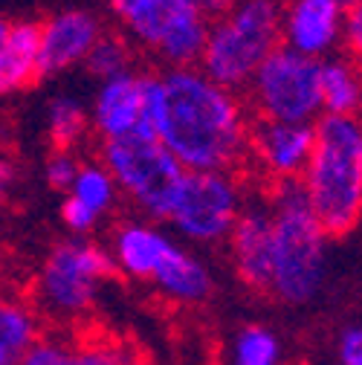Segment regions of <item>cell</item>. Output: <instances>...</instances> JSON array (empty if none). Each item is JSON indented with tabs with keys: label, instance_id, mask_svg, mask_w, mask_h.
Segmentation results:
<instances>
[{
	"label": "cell",
	"instance_id": "cell-16",
	"mask_svg": "<svg viewBox=\"0 0 362 365\" xmlns=\"http://www.w3.org/2000/svg\"><path fill=\"white\" fill-rule=\"evenodd\" d=\"M41 76V24L4 21L0 29V90L21 93Z\"/></svg>",
	"mask_w": 362,
	"mask_h": 365
},
{
	"label": "cell",
	"instance_id": "cell-2",
	"mask_svg": "<svg viewBox=\"0 0 362 365\" xmlns=\"http://www.w3.org/2000/svg\"><path fill=\"white\" fill-rule=\"evenodd\" d=\"M273 212V290L284 304H310L328 279V230L313 212L301 180L276 182L267 195Z\"/></svg>",
	"mask_w": 362,
	"mask_h": 365
},
{
	"label": "cell",
	"instance_id": "cell-21",
	"mask_svg": "<svg viewBox=\"0 0 362 365\" xmlns=\"http://www.w3.org/2000/svg\"><path fill=\"white\" fill-rule=\"evenodd\" d=\"M87 128H93L90 122V110L78 96H56L47 108V136L56 151H73L81 140Z\"/></svg>",
	"mask_w": 362,
	"mask_h": 365
},
{
	"label": "cell",
	"instance_id": "cell-1",
	"mask_svg": "<svg viewBox=\"0 0 362 365\" xmlns=\"http://www.w3.org/2000/svg\"><path fill=\"white\" fill-rule=\"evenodd\" d=\"M165 108L160 140L189 171H238L252 157V128L238 90L209 78L200 67L162 73Z\"/></svg>",
	"mask_w": 362,
	"mask_h": 365
},
{
	"label": "cell",
	"instance_id": "cell-24",
	"mask_svg": "<svg viewBox=\"0 0 362 365\" xmlns=\"http://www.w3.org/2000/svg\"><path fill=\"white\" fill-rule=\"evenodd\" d=\"M73 365H143L130 345L110 336H90L73 345Z\"/></svg>",
	"mask_w": 362,
	"mask_h": 365
},
{
	"label": "cell",
	"instance_id": "cell-3",
	"mask_svg": "<svg viewBox=\"0 0 362 365\" xmlns=\"http://www.w3.org/2000/svg\"><path fill=\"white\" fill-rule=\"evenodd\" d=\"M304 195L331 238L362 220V116H322L316 148L301 174Z\"/></svg>",
	"mask_w": 362,
	"mask_h": 365
},
{
	"label": "cell",
	"instance_id": "cell-23",
	"mask_svg": "<svg viewBox=\"0 0 362 365\" xmlns=\"http://www.w3.org/2000/svg\"><path fill=\"white\" fill-rule=\"evenodd\" d=\"M84 67L99 81L133 70V43H130V38L125 32H105L96 41V47L90 50Z\"/></svg>",
	"mask_w": 362,
	"mask_h": 365
},
{
	"label": "cell",
	"instance_id": "cell-26",
	"mask_svg": "<svg viewBox=\"0 0 362 365\" xmlns=\"http://www.w3.org/2000/svg\"><path fill=\"white\" fill-rule=\"evenodd\" d=\"M61 220H64V226L73 232V235H78V238H87L90 232L96 230V226L102 223V215L99 212H93L90 206H84L81 200H76V197H64V203H61Z\"/></svg>",
	"mask_w": 362,
	"mask_h": 365
},
{
	"label": "cell",
	"instance_id": "cell-19",
	"mask_svg": "<svg viewBox=\"0 0 362 365\" xmlns=\"http://www.w3.org/2000/svg\"><path fill=\"white\" fill-rule=\"evenodd\" d=\"M322 102L328 116H359L362 64L348 53H336L322 61Z\"/></svg>",
	"mask_w": 362,
	"mask_h": 365
},
{
	"label": "cell",
	"instance_id": "cell-9",
	"mask_svg": "<svg viewBox=\"0 0 362 365\" xmlns=\"http://www.w3.org/2000/svg\"><path fill=\"white\" fill-rule=\"evenodd\" d=\"M162 108V73L128 70L99 81L93 105H90V122L102 143H116L128 136H157L160 140Z\"/></svg>",
	"mask_w": 362,
	"mask_h": 365
},
{
	"label": "cell",
	"instance_id": "cell-6",
	"mask_svg": "<svg viewBox=\"0 0 362 365\" xmlns=\"http://www.w3.org/2000/svg\"><path fill=\"white\" fill-rule=\"evenodd\" d=\"M122 32L168 70L200 67L212 18L195 0H108Z\"/></svg>",
	"mask_w": 362,
	"mask_h": 365
},
{
	"label": "cell",
	"instance_id": "cell-13",
	"mask_svg": "<svg viewBox=\"0 0 362 365\" xmlns=\"http://www.w3.org/2000/svg\"><path fill=\"white\" fill-rule=\"evenodd\" d=\"M235 276L255 293L273 290V212L269 200H247L229 235Z\"/></svg>",
	"mask_w": 362,
	"mask_h": 365
},
{
	"label": "cell",
	"instance_id": "cell-20",
	"mask_svg": "<svg viewBox=\"0 0 362 365\" xmlns=\"http://www.w3.org/2000/svg\"><path fill=\"white\" fill-rule=\"evenodd\" d=\"M220 365H284L281 336L267 325H244L226 342Z\"/></svg>",
	"mask_w": 362,
	"mask_h": 365
},
{
	"label": "cell",
	"instance_id": "cell-5",
	"mask_svg": "<svg viewBox=\"0 0 362 365\" xmlns=\"http://www.w3.org/2000/svg\"><path fill=\"white\" fill-rule=\"evenodd\" d=\"M116 272L110 250L99 247L90 238H64L58 241L32 282V304L41 316L58 325L81 322L93 313L105 284Z\"/></svg>",
	"mask_w": 362,
	"mask_h": 365
},
{
	"label": "cell",
	"instance_id": "cell-14",
	"mask_svg": "<svg viewBox=\"0 0 362 365\" xmlns=\"http://www.w3.org/2000/svg\"><path fill=\"white\" fill-rule=\"evenodd\" d=\"M105 26L90 9H61L41 24V76H61L87 61Z\"/></svg>",
	"mask_w": 362,
	"mask_h": 365
},
{
	"label": "cell",
	"instance_id": "cell-10",
	"mask_svg": "<svg viewBox=\"0 0 362 365\" xmlns=\"http://www.w3.org/2000/svg\"><path fill=\"white\" fill-rule=\"evenodd\" d=\"M247 206L235 171H189L168 223L180 238L192 244L229 241Z\"/></svg>",
	"mask_w": 362,
	"mask_h": 365
},
{
	"label": "cell",
	"instance_id": "cell-25",
	"mask_svg": "<svg viewBox=\"0 0 362 365\" xmlns=\"http://www.w3.org/2000/svg\"><path fill=\"white\" fill-rule=\"evenodd\" d=\"M78 171H81V163L76 160L73 151H53L47 157V163H43V177H47L50 189L64 192V195L73 189Z\"/></svg>",
	"mask_w": 362,
	"mask_h": 365
},
{
	"label": "cell",
	"instance_id": "cell-30",
	"mask_svg": "<svg viewBox=\"0 0 362 365\" xmlns=\"http://www.w3.org/2000/svg\"><path fill=\"white\" fill-rule=\"evenodd\" d=\"M195 4L209 15V18H217V15H223L226 9H229L235 0H195Z\"/></svg>",
	"mask_w": 362,
	"mask_h": 365
},
{
	"label": "cell",
	"instance_id": "cell-31",
	"mask_svg": "<svg viewBox=\"0 0 362 365\" xmlns=\"http://www.w3.org/2000/svg\"><path fill=\"white\" fill-rule=\"evenodd\" d=\"M12 182H15V163L4 157V163H0V186H4V192H9Z\"/></svg>",
	"mask_w": 362,
	"mask_h": 365
},
{
	"label": "cell",
	"instance_id": "cell-8",
	"mask_svg": "<svg viewBox=\"0 0 362 365\" xmlns=\"http://www.w3.org/2000/svg\"><path fill=\"white\" fill-rule=\"evenodd\" d=\"M247 96L258 119L316 125L325 116L322 61L307 58L281 43L258 67L255 78L247 87Z\"/></svg>",
	"mask_w": 362,
	"mask_h": 365
},
{
	"label": "cell",
	"instance_id": "cell-7",
	"mask_svg": "<svg viewBox=\"0 0 362 365\" xmlns=\"http://www.w3.org/2000/svg\"><path fill=\"white\" fill-rule=\"evenodd\" d=\"M102 163L110 168L119 192L151 220H168L189 177L180 163L157 136H128L116 143H102Z\"/></svg>",
	"mask_w": 362,
	"mask_h": 365
},
{
	"label": "cell",
	"instance_id": "cell-27",
	"mask_svg": "<svg viewBox=\"0 0 362 365\" xmlns=\"http://www.w3.org/2000/svg\"><path fill=\"white\" fill-rule=\"evenodd\" d=\"M18 365H73V345L58 336H43Z\"/></svg>",
	"mask_w": 362,
	"mask_h": 365
},
{
	"label": "cell",
	"instance_id": "cell-32",
	"mask_svg": "<svg viewBox=\"0 0 362 365\" xmlns=\"http://www.w3.org/2000/svg\"><path fill=\"white\" fill-rule=\"evenodd\" d=\"M342 4H345V6H351V4H353V0H342Z\"/></svg>",
	"mask_w": 362,
	"mask_h": 365
},
{
	"label": "cell",
	"instance_id": "cell-18",
	"mask_svg": "<svg viewBox=\"0 0 362 365\" xmlns=\"http://www.w3.org/2000/svg\"><path fill=\"white\" fill-rule=\"evenodd\" d=\"M41 339V310L26 299H6L0 307V365H18Z\"/></svg>",
	"mask_w": 362,
	"mask_h": 365
},
{
	"label": "cell",
	"instance_id": "cell-11",
	"mask_svg": "<svg viewBox=\"0 0 362 365\" xmlns=\"http://www.w3.org/2000/svg\"><path fill=\"white\" fill-rule=\"evenodd\" d=\"M316 148V125L307 122H276L255 119L252 128V157L249 163L269 182L301 180Z\"/></svg>",
	"mask_w": 362,
	"mask_h": 365
},
{
	"label": "cell",
	"instance_id": "cell-12",
	"mask_svg": "<svg viewBox=\"0 0 362 365\" xmlns=\"http://www.w3.org/2000/svg\"><path fill=\"white\" fill-rule=\"evenodd\" d=\"M348 6L342 0H284L281 43L307 58L336 56L345 38Z\"/></svg>",
	"mask_w": 362,
	"mask_h": 365
},
{
	"label": "cell",
	"instance_id": "cell-15",
	"mask_svg": "<svg viewBox=\"0 0 362 365\" xmlns=\"http://www.w3.org/2000/svg\"><path fill=\"white\" fill-rule=\"evenodd\" d=\"M174 244H177L174 235H168L162 226H157V220L130 217V220H122L110 232L108 250L116 264V272H122L125 279L151 284L162 261L174 250Z\"/></svg>",
	"mask_w": 362,
	"mask_h": 365
},
{
	"label": "cell",
	"instance_id": "cell-22",
	"mask_svg": "<svg viewBox=\"0 0 362 365\" xmlns=\"http://www.w3.org/2000/svg\"><path fill=\"white\" fill-rule=\"evenodd\" d=\"M67 195L81 200L84 206H90L93 212H99L102 217H108L116 209V200H119L122 192L116 186L110 168L99 160V163H81V171H78L73 189Z\"/></svg>",
	"mask_w": 362,
	"mask_h": 365
},
{
	"label": "cell",
	"instance_id": "cell-33",
	"mask_svg": "<svg viewBox=\"0 0 362 365\" xmlns=\"http://www.w3.org/2000/svg\"><path fill=\"white\" fill-rule=\"evenodd\" d=\"M359 116H362V105H359Z\"/></svg>",
	"mask_w": 362,
	"mask_h": 365
},
{
	"label": "cell",
	"instance_id": "cell-28",
	"mask_svg": "<svg viewBox=\"0 0 362 365\" xmlns=\"http://www.w3.org/2000/svg\"><path fill=\"white\" fill-rule=\"evenodd\" d=\"M345 53L362 64V0H353L345 15V38H342Z\"/></svg>",
	"mask_w": 362,
	"mask_h": 365
},
{
	"label": "cell",
	"instance_id": "cell-29",
	"mask_svg": "<svg viewBox=\"0 0 362 365\" xmlns=\"http://www.w3.org/2000/svg\"><path fill=\"white\" fill-rule=\"evenodd\" d=\"M336 359L339 365H362V325H351L339 334Z\"/></svg>",
	"mask_w": 362,
	"mask_h": 365
},
{
	"label": "cell",
	"instance_id": "cell-17",
	"mask_svg": "<svg viewBox=\"0 0 362 365\" xmlns=\"http://www.w3.org/2000/svg\"><path fill=\"white\" fill-rule=\"evenodd\" d=\"M151 287L168 299L171 304L180 307H197L203 304L212 290H214V279L206 261H200L192 250H186L183 244H174V250L168 252V258L162 261L157 279L151 282Z\"/></svg>",
	"mask_w": 362,
	"mask_h": 365
},
{
	"label": "cell",
	"instance_id": "cell-4",
	"mask_svg": "<svg viewBox=\"0 0 362 365\" xmlns=\"http://www.w3.org/2000/svg\"><path fill=\"white\" fill-rule=\"evenodd\" d=\"M284 0H235L212 18L200 70L229 90H247L258 67L281 47Z\"/></svg>",
	"mask_w": 362,
	"mask_h": 365
}]
</instances>
